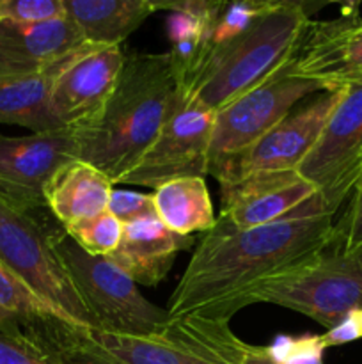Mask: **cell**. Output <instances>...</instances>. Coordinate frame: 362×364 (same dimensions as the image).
<instances>
[{"mask_svg": "<svg viewBox=\"0 0 362 364\" xmlns=\"http://www.w3.org/2000/svg\"><path fill=\"white\" fill-rule=\"evenodd\" d=\"M334 217L319 196L265 226L236 228L219 217L195 245L170 295L169 320L204 316L229 322L263 281L305 262L332 240Z\"/></svg>", "mask_w": 362, "mask_h": 364, "instance_id": "1", "label": "cell"}, {"mask_svg": "<svg viewBox=\"0 0 362 364\" xmlns=\"http://www.w3.org/2000/svg\"><path fill=\"white\" fill-rule=\"evenodd\" d=\"M174 95L176 80L167 53L128 52L102 116L91 127L78 128V160L119 185L156 141Z\"/></svg>", "mask_w": 362, "mask_h": 364, "instance_id": "2", "label": "cell"}, {"mask_svg": "<svg viewBox=\"0 0 362 364\" xmlns=\"http://www.w3.org/2000/svg\"><path fill=\"white\" fill-rule=\"evenodd\" d=\"M309 25L305 4L272 0L247 31L209 50L190 87L181 92L216 112L283 68L297 53Z\"/></svg>", "mask_w": 362, "mask_h": 364, "instance_id": "3", "label": "cell"}, {"mask_svg": "<svg viewBox=\"0 0 362 364\" xmlns=\"http://www.w3.org/2000/svg\"><path fill=\"white\" fill-rule=\"evenodd\" d=\"M252 304L293 309L332 329L348 313L362 309V245L344 249L334 235L311 258L256 287L243 308Z\"/></svg>", "mask_w": 362, "mask_h": 364, "instance_id": "4", "label": "cell"}, {"mask_svg": "<svg viewBox=\"0 0 362 364\" xmlns=\"http://www.w3.org/2000/svg\"><path fill=\"white\" fill-rule=\"evenodd\" d=\"M53 249L66 269L94 329L138 338L162 336L169 323L167 309L149 302L138 284L109 258L91 256L67 237L53 235Z\"/></svg>", "mask_w": 362, "mask_h": 364, "instance_id": "5", "label": "cell"}, {"mask_svg": "<svg viewBox=\"0 0 362 364\" xmlns=\"http://www.w3.org/2000/svg\"><path fill=\"white\" fill-rule=\"evenodd\" d=\"M62 230L50 212L21 213L0 205V262L70 322L94 329L66 269L53 249Z\"/></svg>", "mask_w": 362, "mask_h": 364, "instance_id": "6", "label": "cell"}, {"mask_svg": "<svg viewBox=\"0 0 362 364\" xmlns=\"http://www.w3.org/2000/svg\"><path fill=\"white\" fill-rule=\"evenodd\" d=\"M316 92L323 91L314 82L295 73L293 55L272 77L216 110L209 144L208 174L247 151L302 100Z\"/></svg>", "mask_w": 362, "mask_h": 364, "instance_id": "7", "label": "cell"}, {"mask_svg": "<svg viewBox=\"0 0 362 364\" xmlns=\"http://www.w3.org/2000/svg\"><path fill=\"white\" fill-rule=\"evenodd\" d=\"M297 173L336 215L362 178V82L341 89L318 141Z\"/></svg>", "mask_w": 362, "mask_h": 364, "instance_id": "8", "label": "cell"}, {"mask_svg": "<svg viewBox=\"0 0 362 364\" xmlns=\"http://www.w3.org/2000/svg\"><path fill=\"white\" fill-rule=\"evenodd\" d=\"M213 124L215 112L176 87L158 137L119 185L156 188L177 178H204L208 174Z\"/></svg>", "mask_w": 362, "mask_h": 364, "instance_id": "9", "label": "cell"}, {"mask_svg": "<svg viewBox=\"0 0 362 364\" xmlns=\"http://www.w3.org/2000/svg\"><path fill=\"white\" fill-rule=\"evenodd\" d=\"M78 128L9 137L0 134V205L21 213L50 212L45 191L53 174L78 160Z\"/></svg>", "mask_w": 362, "mask_h": 364, "instance_id": "10", "label": "cell"}, {"mask_svg": "<svg viewBox=\"0 0 362 364\" xmlns=\"http://www.w3.org/2000/svg\"><path fill=\"white\" fill-rule=\"evenodd\" d=\"M339 96L341 89H337L302 100L268 134L236 159L216 167L212 176L224 185L254 173L297 171L318 141Z\"/></svg>", "mask_w": 362, "mask_h": 364, "instance_id": "11", "label": "cell"}, {"mask_svg": "<svg viewBox=\"0 0 362 364\" xmlns=\"http://www.w3.org/2000/svg\"><path fill=\"white\" fill-rule=\"evenodd\" d=\"M25 334L60 364H183L181 355L163 336L105 333L60 316L43 320Z\"/></svg>", "mask_w": 362, "mask_h": 364, "instance_id": "12", "label": "cell"}, {"mask_svg": "<svg viewBox=\"0 0 362 364\" xmlns=\"http://www.w3.org/2000/svg\"><path fill=\"white\" fill-rule=\"evenodd\" d=\"M128 50L87 46L73 57L57 77L50 110L59 128H87L102 116L112 96Z\"/></svg>", "mask_w": 362, "mask_h": 364, "instance_id": "13", "label": "cell"}, {"mask_svg": "<svg viewBox=\"0 0 362 364\" xmlns=\"http://www.w3.org/2000/svg\"><path fill=\"white\" fill-rule=\"evenodd\" d=\"M295 73L322 91L362 82V18L357 9L325 21H311L297 53Z\"/></svg>", "mask_w": 362, "mask_h": 364, "instance_id": "14", "label": "cell"}, {"mask_svg": "<svg viewBox=\"0 0 362 364\" xmlns=\"http://www.w3.org/2000/svg\"><path fill=\"white\" fill-rule=\"evenodd\" d=\"M318 196L297 171L254 173L220 185V217L236 228L273 223Z\"/></svg>", "mask_w": 362, "mask_h": 364, "instance_id": "15", "label": "cell"}, {"mask_svg": "<svg viewBox=\"0 0 362 364\" xmlns=\"http://www.w3.org/2000/svg\"><path fill=\"white\" fill-rule=\"evenodd\" d=\"M85 46L67 16L34 25L0 21V77L45 71Z\"/></svg>", "mask_w": 362, "mask_h": 364, "instance_id": "16", "label": "cell"}, {"mask_svg": "<svg viewBox=\"0 0 362 364\" xmlns=\"http://www.w3.org/2000/svg\"><path fill=\"white\" fill-rule=\"evenodd\" d=\"M195 240L170 231L155 215L123 224V237L110 262L142 287H156L170 272L180 251H187Z\"/></svg>", "mask_w": 362, "mask_h": 364, "instance_id": "17", "label": "cell"}, {"mask_svg": "<svg viewBox=\"0 0 362 364\" xmlns=\"http://www.w3.org/2000/svg\"><path fill=\"white\" fill-rule=\"evenodd\" d=\"M222 7V0L158 2L160 11H169L167 34L170 39V50L167 55L172 68L176 87L180 91H187L197 75L208 53L213 27Z\"/></svg>", "mask_w": 362, "mask_h": 364, "instance_id": "18", "label": "cell"}, {"mask_svg": "<svg viewBox=\"0 0 362 364\" xmlns=\"http://www.w3.org/2000/svg\"><path fill=\"white\" fill-rule=\"evenodd\" d=\"M114 183L91 164L71 160L46 185L45 199L53 219L66 230L109 212Z\"/></svg>", "mask_w": 362, "mask_h": 364, "instance_id": "19", "label": "cell"}, {"mask_svg": "<svg viewBox=\"0 0 362 364\" xmlns=\"http://www.w3.org/2000/svg\"><path fill=\"white\" fill-rule=\"evenodd\" d=\"M75 55L38 73L0 77V124H18L32 134L62 130L53 119L50 102L57 77Z\"/></svg>", "mask_w": 362, "mask_h": 364, "instance_id": "20", "label": "cell"}, {"mask_svg": "<svg viewBox=\"0 0 362 364\" xmlns=\"http://www.w3.org/2000/svg\"><path fill=\"white\" fill-rule=\"evenodd\" d=\"M66 14L87 45L117 46L133 34L158 2L151 0H64Z\"/></svg>", "mask_w": 362, "mask_h": 364, "instance_id": "21", "label": "cell"}, {"mask_svg": "<svg viewBox=\"0 0 362 364\" xmlns=\"http://www.w3.org/2000/svg\"><path fill=\"white\" fill-rule=\"evenodd\" d=\"M156 217L174 233H208L216 223L204 178H177L153 192Z\"/></svg>", "mask_w": 362, "mask_h": 364, "instance_id": "22", "label": "cell"}, {"mask_svg": "<svg viewBox=\"0 0 362 364\" xmlns=\"http://www.w3.org/2000/svg\"><path fill=\"white\" fill-rule=\"evenodd\" d=\"M60 316L23 279L0 262V331L27 333L43 320Z\"/></svg>", "mask_w": 362, "mask_h": 364, "instance_id": "23", "label": "cell"}, {"mask_svg": "<svg viewBox=\"0 0 362 364\" xmlns=\"http://www.w3.org/2000/svg\"><path fill=\"white\" fill-rule=\"evenodd\" d=\"M325 350L318 334H280L266 347L247 345L241 364H325Z\"/></svg>", "mask_w": 362, "mask_h": 364, "instance_id": "24", "label": "cell"}, {"mask_svg": "<svg viewBox=\"0 0 362 364\" xmlns=\"http://www.w3.org/2000/svg\"><path fill=\"white\" fill-rule=\"evenodd\" d=\"M64 231L87 255L110 258L121 244L123 223H119L110 212H105L98 217L73 224Z\"/></svg>", "mask_w": 362, "mask_h": 364, "instance_id": "25", "label": "cell"}, {"mask_svg": "<svg viewBox=\"0 0 362 364\" xmlns=\"http://www.w3.org/2000/svg\"><path fill=\"white\" fill-rule=\"evenodd\" d=\"M272 0H243V2H224L216 23L213 27L208 52L222 43L231 41L247 31L266 9ZM208 55V53H206ZM206 59V57H204Z\"/></svg>", "mask_w": 362, "mask_h": 364, "instance_id": "26", "label": "cell"}, {"mask_svg": "<svg viewBox=\"0 0 362 364\" xmlns=\"http://www.w3.org/2000/svg\"><path fill=\"white\" fill-rule=\"evenodd\" d=\"M66 16L64 0H0V21L34 25Z\"/></svg>", "mask_w": 362, "mask_h": 364, "instance_id": "27", "label": "cell"}, {"mask_svg": "<svg viewBox=\"0 0 362 364\" xmlns=\"http://www.w3.org/2000/svg\"><path fill=\"white\" fill-rule=\"evenodd\" d=\"M0 364H60L25 333L0 331Z\"/></svg>", "mask_w": 362, "mask_h": 364, "instance_id": "28", "label": "cell"}, {"mask_svg": "<svg viewBox=\"0 0 362 364\" xmlns=\"http://www.w3.org/2000/svg\"><path fill=\"white\" fill-rule=\"evenodd\" d=\"M334 235L344 249L362 245V178L351 192L344 213L334 226Z\"/></svg>", "mask_w": 362, "mask_h": 364, "instance_id": "29", "label": "cell"}, {"mask_svg": "<svg viewBox=\"0 0 362 364\" xmlns=\"http://www.w3.org/2000/svg\"><path fill=\"white\" fill-rule=\"evenodd\" d=\"M109 212L123 224L142 219V217L155 215L156 213L155 205H153V194L116 191V188H114L112 196H110Z\"/></svg>", "mask_w": 362, "mask_h": 364, "instance_id": "30", "label": "cell"}, {"mask_svg": "<svg viewBox=\"0 0 362 364\" xmlns=\"http://www.w3.org/2000/svg\"><path fill=\"white\" fill-rule=\"evenodd\" d=\"M362 340V309L348 313L343 320L336 323L332 329L322 334V341L325 348L341 347L351 341Z\"/></svg>", "mask_w": 362, "mask_h": 364, "instance_id": "31", "label": "cell"}]
</instances>
